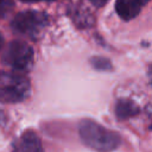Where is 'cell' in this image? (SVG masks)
Here are the masks:
<instances>
[{"label": "cell", "mask_w": 152, "mask_h": 152, "mask_svg": "<svg viewBox=\"0 0 152 152\" xmlns=\"http://www.w3.org/2000/svg\"><path fill=\"white\" fill-rule=\"evenodd\" d=\"M89 62L94 69L100 70V71H109L113 69L110 61L106 57H102V56H94L90 58Z\"/></svg>", "instance_id": "cell-8"}, {"label": "cell", "mask_w": 152, "mask_h": 152, "mask_svg": "<svg viewBox=\"0 0 152 152\" xmlns=\"http://www.w3.org/2000/svg\"><path fill=\"white\" fill-rule=\"evenodd\" d=\"M2 46H4V36H2V33L0 32V50L2 49Z\"/></svg>", "instance_id": "cell-12"}, {"label": "cell", "mask_w": 152, "mask_h": 152, "mask_svg": "<svg viewBox=\"0 0 152 152\" xmlns=\"http://www.w3.org/2000/svg\"><path fill=\"white\" fill-rule=\"evenodd\" d=\"M82 142L96 152H112L121 145V137L94 120H82L78 126Z\"/></svg>", "instance_id": "cell-1"}, {"label": "cell", "mask_w": 152, "mask_h": 152, "mask_svg": "<svg viewBox=\"0 0 152 152\" xmlns=\"http://www.w3.org/2000/svg\"><path fill=\"white\" fill-rule=\"evenodd\" d=\"M1 59L15 71H27L33 64V49L24 40H13L6 46Z\"/></svg>", "instance_id": "cell-4"}, {"label": "cell", "mask_w": 152, "mask_h": 152, "mask_svg": "<svg viewBox=\"0 0 152 152\" xmlns=\"http://www.w3.org/2000/svg\"><path fill=\"white\" fill-rule=\"evenodd\" d=\"M30 94L31 83L26 76L12 71H0V102H23Z\"/></svg>", "instance_id": "cell-2"}, {"label": "cell", "mask_w": 152, "mask_h": 152, "mask_svg": "<svg viewBox=\"0 0 152 152\" xmlns=\"http://www.w3.org/2000/svg\"><path fill=\"white\" fill-rule=\"evenodd\" d=\"M23 2H38V1H53V0H20Z\"/></svg>", "instance_id": "cell-10"}, {"label": "cell", "mask_w": 152, "mask_h": 152, "mask_svg": "<svg viewBox=\"0 0 152 152\" xmlns=\"http://www.w3.org/2000/svg\"><path fill=\"white\" fill-rule=\"evenodd\" d=\"M4 121H5V115H4L2 110H0V126L4 124Z\"/></svg>", "instance_id": "cell-11"}, {"label": "cell", "mask_w": 152, "mask_h": 152, "mask_svg": "<svg viewBox=\"0 0 152 152\" xmlns=\"http://www.w3.org/2000/svg\"><path fill=\"white\" fill-rule=\"evenodd\" d=\"M94 6H96V7H101V6H103V5H106L109 0H89Z\"/></svg>", "instance_id": "cell-9"}, {"label": "cell", "mask_w": 152, "mask_h": 152, "mask_svg": "<svg viewBox=\"0 0 152 152\" xmlns=\"http://www.w3.org/2000/svg\"><path fill=\"white\" fill-rule=\"evenodd\" d=\"M150 0H116L115 1V11L118 15L122 20H132L139 13L144 5H146Z\"/></svg>", "instance_id": "cell-5"}, {"label": "cell", "mask_w": 152, "mask_h": 152, "mask_svg": "<svg viewBox=\"0 0 152 152\" xmlns=\"http://www.w3.org/2000/svg\"><path fill=\"white\" fill-rule=\"evenodd\" d=\"M17 152H44L38 135L33 131H26L17 145Z\"/></svg>", "instance_id": "cell-6"}, {"label": "cell", "mask_w": 152, "mask_h": 152, "mask_svg": "<svg viewBox=\"0 0 152 152\" xmlns=\"http://www.w3.org/2000/svg\"><path fill=\"white\" fill-rule=\"evenodd\" d=\"M139 107L128 99H120L115 103V115L119 120H126L139 114Z\"/></svg>", "instance_id": "cell-7"}, {"label": "cell", "mask_w": 152, "mask_h": 152, "mask_svg": "<svg viewBox=\"0 0 152 152\" xmlns=\"http://www.w3.org/2000/svg\"><path fill=\"white\" fill-rule=\"evenodd\" d=\"M48 25V17L43 12L27 10L19 12L12 20V30L21 36L37 39L43 28Z\"/></svg>", "instance_id": "cell-3"}]
</instances>
